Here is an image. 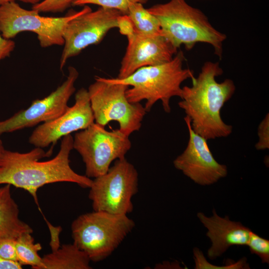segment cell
<instances>
[{
    "mask_svg": "<svg viewBox=\"0 0 269 269\" xmlns=\"http://www.w3.org/2000/svg\"><path fill=\"white\" fill-rule=\"evenodd\" d=\"M73 143L70 134L64 136L57 155L44 161L39 160L47 153L40 147H35L25 153L4 149L0 159V184H9L27 191L38 207L37 192L44 185L68 182L89 188L93 180L77 173L70 165Z\"/></svg>",
    "mask_w": 269,
    "mask_h": 269,
    "instance_id": "6da1fadb",
    "label": "cell"
},
{
    "mask_svg": "<svg viewBox=\"0 0 269 269\" xmlns=\"http://www.w3.org/2000/svg\"><path fill=\"white\" fill-rule=\"evenodd\" d=\"M223 73L219 62L206 61L192 86L182 87L179 107L190 121L192 130L207 140L229 136L232 126L226 124L221 117V110L234 95L233 81L226 79L221 83L216 78Z\"/></svg>",
    "mask_w": 269,
    "mask_h": 269,
    "instance_id": "7a4b0ae2",
    "label": "cell"
},
{
    "mask_svg": "<svg viewBox=\"0 0 269 269\" xmlns=\"http://www.w3.org/2000/svg\"><path fill=\"white\" fill-rule=\"evenodd\" d=\"M185 60L183 52L179 50L170 61L141 67L124 79L103 78L110 83L131 86L126 92L128 100L131 103L146 100L144 107L146 112L160 100L164 111L169 113L171 112L170 99L174 96L181 98V84L195 77L192 70L183 68Z\"/></svg>",
    "mask_w": 269,
    "mask_h": 269,
    "instance_id": "3957f363",
    "label": "cell"
},
{
    "mask_svg": "<svg viewBox=\"0 0 269 269\" xmlns=\"http://www.w3.org/2000/svg\"><path fill=\"white\" fill-rule=\"evenodd\" d=\"M159 22L161 35L176 49L184 45L191 50L197 43L213 46L214 53L221 59L225 34L216 29L199 9L185 0H170L147 8Z\"/></svg>",
    "mask_w": 269,
    "mask_h": 269,
    "instance_id": "277c9868",
    "label": "cell"
},
{
    "mask_svg": "<svg viewBox=\"0 0 269 269\" xmlns=\"http://www.w3.org/2000/svg\"><path fill=\"white\" fill-rule=\"evenodd\" d=\"M134 226L127 215L94 211L73 221L72 237L91 261L99 262L109 257Z\"/></svg>",
    "mask_w": 269,
    "mask_h": 269,
    "instance_id": "5b68a950",
    "label": "cell"
},
{
    "mask_svg": "<svg viewBox=\"0 0 269 269\" xmlns=\"http://www.w3.org/2000/svg\"><path fill=\"white\" fill-rule=\"evenodd\" d=\"M90 11L91 8L85 5L79 11L69 10L64 16H43L35 10L24 9L15 1H10L0 5V32L4 38L11 39L21 32L31 31L37 35L43 48L62 46L66 24Z\"/></svg>",
    "mask_w": 269,
    "mask_h": 269,
    "instance_id": "8992f818",
    "label": "cell"
},
{
    "mask_svg": "<svg viewBox=\"0 0 269 269\" xmlns=\"http://www.w3.org/2000/svg\"><path fill=\"white\" fill-rule=\"evenodd\" d=\"M95 80L88 90L95 123L105 127L117 121L119 130L128 136L138 131L146 111L140 103L129 102L126 92L129 86L110 83L98 76Z\"/></svg>",
    "mask_w": 269,
    "mask_h": 269,
    "instance_id": "52a82bcc",
    "label": "cell"
},
{
    "mask_svg": "<svg viewBox=\"0 0 269 269\" xmlns=\"http://www.w3.org/2000/svg\"><path fill=\"white\" fill-rule=\"evenodd\" d=\"M94 178L88 195L94 211L125 215L133 211L138 174L126 158L116 160L107 172Z\"/></svg>",
    "mask_w": 269,
    "mask_h": 269,
    "instance_id": "ba28073f",
    "label": "cell"
},
{
    "mask_svg": "<svg viewBox=\"0 0 269 269\" xmlns=\"http://www.w3.org/2000/svg\"><path fill=\"white\" fill-rule=\"evenodd\" d=\"M73 146L85 163V175L96 178L107 172L113 161L125 158L132 143L119 129L108 131L94 122L75 134Z\"/></svg>",
    "mask_w": 269,
    "mask_h": 269,
    "instance_id": "9c48e42d",
    "label": "cell"
},
{
    "mask_svg": "<svg viewBox=\"0 0 269 269\" xmlns=\"http://www.w3.org/2000/svg\"><path fill=\"white\" fill-rule=\"evenodd\" d=\"M120 11L100 7L96 10L83 13L70 20L63 33L64 48L60 60L62 70L67 60L83 50L100 42L108 32L117 28Z\"/></svg>",
    "mask_w": 269,
    "mask_h": 269,
    "instance_id": "30bf717a",
    "label": "cell"
},
{
    "mask_svg": "<svg viewBox=\"0 0 269 269\" xmlns=\"http://www.w3.org/2000/svg\"><path fill=\"white\" fill-rule=\"evenodd\" d=\"M68 71L66 79L48 96L33 101L27 109L0 121V135L52 121L65 113L69 108L68 101L76 90L74 85L79 74L73 66H69Z\"/></svg>",
    "mask_w": 269,
    "mask_h": 269,
    "instance_id": "8fae6325",
    "label": "cell"
},
{
    "mask_svg": "<svg viewBox=\"0 0 269 269\" xmlns=\"http://www.w3.org/2000/svg\"><path fill=\"white\" fill-rule=\"evenodd\" d=\"M189 132V140L183 152L173 161L174 167L195 183L202 186L216 183L226 177L228 169L214 157L207 139L192 129L187 116L184 118Z\"/></svg>",
    "mask_w": 269,
    "mask_h": 269,
    "instance_id": "7c38bea8",
    "label": "cell"
},
{
    "mask_svg": "<svg viewBox=\"0 0 269 269\" xmlns=\"http://www.w3.org/2000/svg\"><path fill=\"white\" fill-rule=\"evenodd\" d=\"M75 104L55 119L43 123L29 137L36 147L44 148L55 143L71 133L84 130L95 122L88 90L80 89L75 96Z\"/></svg>",
    "mask_w": 269,
    "mask_h": 269,
    "instance_id": "4fadbf2b",
    "label": "cell"
},
{
    "mask_svg": "<svg viewBox=\"0 0 269 269\" xmlns=\"http://www.w3.org/2000/svg\"><path fill=\"white\" fill-rule=\"evenodd\" d=\"M127 39L128 46L117 78L120 79L141 67L168 62L178 51L162 35H150L134 31Z\"/></svg>",
    "mask_w": 269,
    "mask_h": 269,
    "instance_id": "5bb4252c",
    "label": "cell"
},
{
    "mask_svg": "<svg viewBox=\"0 0 269 269\" xmlns=\"http://www.w3.org/2000/svg\"><path fill=\"white\" fill-rule=\"evenodd\" d=\"M212 211L211 217L202 212H198L197 216L207 229L206 236L212 243L207 256L214 260L231 246L247 245L252 230L241 222L230 220L227 216L224 218L219 216L215 209Z\"/></svg>",
    "mask_w": 269,
    "mask_h": 269,
    "instance_id": "9a60e30c",
    "label": "cell"
},
{
    "mask_svg": "<svg viewBox=\"0 0 269 269\" xmlns=\"http://www.w3.org/2000/svg\"><path fill=\"white\" fill-rule=\"evenodd\" d=\"M18 206L10 192V185L0 188V238L16 239L21 235L32 233L33 230L19 217Z\"/></svg>",
    "mask_w": 269,
    "mask_h": 269,
    "instance_id": "2e32d148",
    "label": "cell"
},
{
    "mask_svg": "<svg viewBox=\"0 0 269 269\" xmlns=\"http://www.w3.org/2000/svg\"><path fill=\"white\" fill-rule=\"evenodd\" d=\"M43 269H90L88 256L74 244L52 248L51 253L42 258Z\"/></svg>",
    "mask_w": 269,
    "mask_h": 269,
    "instance_id": "e0dca14e",
    "label": "cell"
},
{
    "mask_svg": "<svg viewBox=\"0 0 269 269\" xmlns=\"http://www.w3.org/2000/svg\"><path fill=\"white\" fill-rule=\"evenodd\" d=\"M127 15L133 23L134 32L150 35H161L159 21L143 7V4L132 3Z\"/></svg>",
    "mask_w": 269,
    "mask_h": 269,
    "instance_id": "ac0fdd59",
    "label": "cell"
},
{
    "mask_svg": "<svg viewBox=\"0 0 269 269\" xmlns=\"http://www.w3.org/2000/svg\"><path fill=\"white\" fill-rule=\"evenodd\" d=\"M31 234L24 233L15 239L17 261L22 266L29 265L33 269H43L42 259L38 253L42 246L40 243L34 242Z\"/></svg>",
    "mask_w": 269,
    "mask_h": 269,
    "instance_id": "d6986e66",
    "label": "cell"
},
{
    "mask_svg": "<svg viewBox=\"0 0 269 269\" xmlns=\"http://www.w3.org/2000/svg\"><path fill=\"white\" fill-rule=\"evenodd\" d=\"M148 0H74L72 5L84 6L89 4H97L100 7L113 8L120 11L123 14H127L130 5L135 2L145 3Z\"/></svg>",
    "mask_w": 269,
    "mask_h": 269,
    "instance_id": "ffe728a7",
    "label": "cell"
},
{
    "mask_svg": "<svg viewBox=\"0 0 269 269\" xmlns=\"http://www.w3.org/2000/svg\"><path fill=\"white\" fill-rule=\"evenodd\" d=\"M193 258L196 269H249L247 259L242 258L236 262H230L225 266H218L209 263L204 256L202 252L198 248L193 249Z\"/></svg>",
    "mask_w": 269,
    "mask_h": 269,
    "instance_id": "44dd1931",
    "label": "cell"
},
{
    "mask_svg": "<svg viewBox=\"0 0 269 269\" xmlns=\"http://www.w3.org/2000/svg\"><path fill=\"white\" fill-rule=\"evenodd\" d=\"M251 254L257 255L263 264H269V240L251 232L247 245Z\"/></svg>",
    "mask_w": 269,
    "mask_h": 269,
    "instance_id": "7402d4cb",
    "label": "cell"
},
{
    "mask_svg": "<svg viewBox=\"0 0 269 269\" xmlns=\"http://www.w3.org/2000/svg\"><path fill=\"white\" fill-rule=\"evenodd\" d=\"M74 0H44L33 5L32 9L40 12H61L70 6Z\"/></svg>",
    "mask_w": 269,
    "mask_h": 269,
    "instance_id": "603a6c76",
    "label": "cell"
},
{
    "mask_svg": "<svg viewBox=\"0 0 269 269\" xmlns=\"http://www.w3.org/2000/svg\"><path fill=\"white\" fill-rule=\"evenodd\" d=\"M258 134L259 141L255 145L258 150H265L269 148V115L268 113L260 123Z\"/></svg>",
    "mask_w": 269,
    "mask_h": 269,
    "instance_id": "cb8c5ba5",
    "label": "cell"
},
{
    "mask_svg": "<svg viewBox=\"0 0 269 269\" xmlns=\"http://www.w3.org/2000/svg\"><path fill=\"white\" fill-rule=\"evenodd\" d=\"M0 257L5 260L18 262L15 239L0 238Z\"/></svg>",
    "mask_w": 269,
    "mask_h": 269,
    "instance_id": "d4e9b609",
    "label": "cell"
},
{
    "mask_svg": "<svg viewBox=\"0 0 269 269\" xmlns=\"http://www.w3.org/2000/svg\"><path fill=\"white\" fill-rule=\"evenodd\" d=\"M117 23V28L122 35L127 37L134 33L133 23L127 14L121 15L118 18Z\"/></svg>",
    "mask_w": 269,
    "mask_h": 269,
    "instance_id": "484cf974",
    "label": "cell"
},
{
    "mask_svg": "<svg viewBox=\"0 0 269 269\" xmlns=\"http://www.w3.org/2000/svg\"><path fill=\"white\" fill-rule=\"evenodd\" d=\"M15 47V43L14 41L5 39L0 34V62L9 57Z\"/></svg>",
    "mask_w": 269,
    "mask_h": 269,
    "instance_id": "4316f807",
    "label": "cell"
},
{
    "mask_svg": "<svg viewBox=\"0 0 269 269\" xmlns=\"http://www.w3.org/2000/svg\"><path fill=\"white\" fill-rule=\"evenodd\" d=\"M22 265L18 262L5 260L0 257V269H21Z\"/></svg>",
    "mask_w": 269,
    "mask_h": 269,
    "instance_id": "83f0119b",
    "label": "cell"
},
{
    "mask_svg": "<svg viewBox=\"0 0 269 269\" xmlns=\"http://www.w3.org/2000/svg\"><path fill=\"white\" fill-rule=\"evenodd\" d=\"M16 0L20 1L24 3H31L33 5H34L41 2L44 0H0V5L10 1H15Z\"/></svg>",
    "mask_w": 269,
    "mask_h": 269,
    "instance_id": "f1b7e54d",
    "label": "cell"
},
{
    "mask_svg": "<svg viewBox=\"0 0 269 269\" xmlns=\"http://www.w3.org/2000/svg\"><path fill=\"white\" fill-rule=\"evenodd\" d=\"M4 148L3 147V144H2V142L0 138V159L1 157V155L3 152V151L4 150Z\"/></svg>",
    "mask_w": 269,
    "mask_h": 269,
    "instance_id": "f546056e",
    "label": "cell"
}]
</instances>
